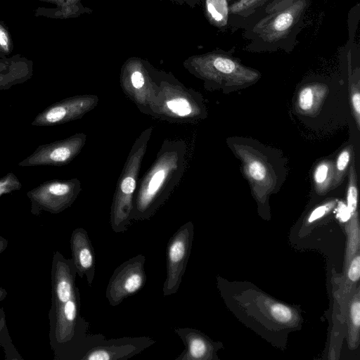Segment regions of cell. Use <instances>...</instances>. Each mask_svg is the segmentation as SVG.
I'll use <instances>...</instances> for the list:
<instances>
[{"mask_svg": "<svg viewBox=\"0 0 360 360\" xmlns=\"http://www.w3.org/2000/svg\"><path fill=\"white\" fill-rule=\"evenodd\" d=\"M311 0H268L241 27L251 53L292 52L304 27Z\"/></svg>", "mask_w": 360, "mask_h": 360, "instance_id": "6da1fadb", "label": "cell"}, {"mask_svg": "<svg viewBox=\"0 0 360 360\" xmlns=\"http://www.w3.org/2000/svg\"><path fill=\"white\" fill-rule=\"evenodd\" d=\"M186 164V142L182 139H165L136 188L132 220H149L156 214L183 177Z\"/></svg>", "mask_w": 360, "mask_h": 360, "instance_id": "7a4b0ae2", "label": "cell"}, {"mask_svg": "<svg viewBox=\"0 0 360 360\" xmlns=\"http://www.w3.org/2000/svg\"><path fill=\"white\" fill-rule=\"evenodd\" d=\"M234 53L235 46L227 51L218 49L194 57L186 68L203 80L205 88L210 91L221 89L228 94L255 84L261 73L244 65Z\"/></svg>", "mask_w": 360, "mask_h": 360, "instance_id": "3957f363", "label": "cell"}, {"mask_svg": "<svg viewBox=\"0 0 360 360\" xmlns=\"http://www.w3.org/2000/svg\"><path fill=\"white\" fill-rule=\"evenodd\" d=\"M228 145L241 161L243 172L254 193L262 198L282 185L286 170L282 156L254 140L230 139Z\"/></svg>", "mask_w": 360, "mask_h": 360, "instance_id": "277c9868", "label": "cell"}, {"mask_svg": "<svg viewBox=\"0 0 360 360\" xmlns=\"http://www.w3.org/2000/svg\"><path fill=\"white\" fill-rule=\"evenodd\" d=\"M153 129L152 126L146 128L136 138L118 179L110 213V225L115 233H124L131 225L139 174Z\"/></svg>", "mask_w": 360, "mask_h": 360, "instance_id": "5b68a950", "label": "cell"}, {"mask_svg": "<svg viewBox=\"0 0 360 360\" xmlns=\"http://www.w3.org/2000/svg\"><path fill=\"white\" fill-rule=\"evenodd\" d=\"M202 96L178 81L161 79L150 116L175 123L194 122L207 117Z\"/></svg>", "mask_w": 360, "mask_h": 360, "instance_id": "8992f818", "label": "cell"}, {"mask_svg": "<svg viewBox=\"0 0 360 360\" xmlns=\"http://www.w3.org/2000/svg\"><path fill=\"white\" fill-rule=\"evenodd\" d=\"M193 239V224L188 221L170 237L166 253V278L163 284L164 296L177 292L184 275Z\"/></svg>", "mask_w": 360, "mask_h": 360, "instance_id": "52a82bcc", "label": "cell"}, {"mask_svg": "<svg viewBox=\"0 0 360 360\" xmlns=\"http://www.w3.org/2000/svg\"><path fill=\"white\" fill-rule=\"evenodd\" d=\"M146 257L137 255L119 265L113 271L106 288L105 297L112 307L139 292L145 285Z\"/></svg>", "mask_w": 360, "mask_h": 360, "instance_id": "ba28073f", "label": "cell"}, {"mask_svg": "<svg viewBox=\"0 0 360 360\" xmlns=\"http://www.w3.org/2000/svg\"><path fill=\"white\" fill-rule=\"evenodd\" d=\"M87 139L84 133L53 143L39 146L35 151L18 163L22 167L63 166L73 160L82 151Z\"/></svg>", "mask_w": 360, "mask_h": 360, "instance_id": "9c48e42d", "label": "cell"}, {"mask_svg": "<svg viewBox=\"0 0 360 360\" xmlns=\"http://www.w3.org/2000/svg\"><path fill=\"white\" fill-rule=\"evenodd\" d=\"M160 79H155L141 65L126 67L121 75L120 84L124 95L143 114L150 116V107L155 99Z\"/></svg>", "mask_w": 360, "mask_h": 360, "instance_id": "30bf717a", "label": "cell"}, {"mask_svg": "<svg viewBox=\"0 0 360 360\" xmlns=\"http://www.w3.org/2000/svg\"><path fill=\"white\" fill-rule=\"evenodd\" d=\"M97 95L72 96L55 103L40 112L33 120L34 126H53L79 120L98 104Z\"/></svg>", "mask_w": 360, "mask_h": 360, "instance_id": "8fae6325", "label": "cell"}, {"mask_svg": "<svg viewBox=\"0 0 360 360\" xmlns=\"http://www.w3.org/2000/svg\"><path fill=\"white\" fill-rule=\"evenodd\" d=\"M155 343L154 340L146 336L105 338L88 350L82 359L126 360Z\"/></svg>", "mask_w": 360, "mask_h": 360, "instance_id": "7c38bea8", "label": "cell"}, {"mask_svg": "<svg viewBox=\"0 0 360 360\" xmlns=\"http://www.w3.org/2000/svg\"><path fill=\"white\" fill-rule=\"evenodd\" d=\"M82 191V184L77 178L51 180L42 183L30 193L33 196L55 200L61 207L70 205Z\"/></svg>", "mask_w": 360, "mask_h": 360, "instance_id": "4fadbf2b", "label": "cell"}, {"mask_svg": "<svg viewBox=\"0 0 360 360\" xmlns=\"http://www.w3.org/2000/svg\"><path fill=\"white\" fill-rule=\"evenodd\" d=\"M33 65L32 60L20 54L0 58V90L9 89L31 78Z\"/></svg>", "mask_w": 360, "mask_h": 360, "instance_id": "5bb4252c", "label": "cell"}, {"mask_svg": "<svg viewBox=\"0 0 360 360\" xmlns=\"http://www.w3.org/2000/svg\"><path fill=\"white\" fill-rule=\"evenodd\" d=\"M174 332L185 346V349L175 360H202L211 358L212 344L202 333L188 327H176Z\"/></svg>", "mask_w": 360, "mask_h": 360, "instance_id": "9a60e30c", "label": "cell"}, {"mask_svg": "<svg viewBox=\"0 0 360 360\" xmlns=\"http://www.w3.org/2000/svg\"><path fill=\"white\" fill-rule=\"evenodd\" d=\"M72 246L78 274L81 277L85 275L88 285L91 287L95 276L96 258L93 245L84 229L76 230L72 237Z\"/></svg>", "mask_w": 360, "mask_h": 360, "instance_id": "2e32d148", "label": "cell"}, {"mask_svg": "<svg viewBox=\"0 0 360 360\" xmlns=\"http://www.w3.org/2000/svg\"><path fill=\"white\" fill-rule=\"evenodd\" d=\"M328 94V86L319 82L307 83L302 86L297 94L296 105L304 115L318 113Z\"/></svg>", "mask_w": 360, "mask_h": 360, "instance_id": "e0dca14e", "label": "cell"}, {"mask_svg": "<svg viewBox=\"0 0 360 360\" xmlns=\"http://www.w3.org/2000/svg\"><path fill=\"white\" fill-rule=\"evenodd\" d=\"M268 0H236L229 4L228 29L232 33L241 29L245 21Z\"/></svg>", "mask_w": 360, "mask_h": 360, "instance_id": "ac0fdd59", "label": "cell"}, {"mask_svg": "<svg viewBox=\"0 0 360 360\" xmlns=\"http://www.w3.org/2000/svg\"><path fill=\"white\" fill-rule=\"evenodd\" d=\"M205 9L212 25L222 31L229 27V3L227 0H205Z\"/></svg>", "mask_w": 360, "mask_h": 360, "instance_id": "d6986e66", "label": "cell"}, {"mask_svg": "<svg viewBox=\"0 0 360 360\" xmlns=\"http://www.w3.org/2000/svg\"><path fill=\"white\" fill-rule=\"evenodd\" d=\"M313 179L318 193L328 192L332 188L334 179L333 161L326 160L320 162L314 170Z\"/></svg>", "mask_w": 360, "mask_h": 360, "instance_id": "ffe728a7", "label": "cell"}, {"mask_svg": "<svg viewBox=\"0 0 360 360\" xmlns=\"http://www.w3.org/2000/svg\"><path fill=\"white\" fill-rule=\"evenodd\" d=\"M352 153V148L349 146L343 149L337 157L334 164V179L333 182L334 187L338 186L341 183L346 169L351 160Z\"/></svg>", "mask_w": 360, "mask_h": 360, "instance_id": "44dd1931", "label": "cell"}, {"mask_svg": "<svg viewBox=\"0 0 360 360\" xmlns=\"http://www.w3.org/2000/svg\"><path fill=\"white\" fill-rule=\"evenodd\" d=\"M355 168V162L353 161L350 165L349 184L347 193V206L352 215L356 211L357 207V178Z\"/></svg>", "mask_w": 360, "mask_h": 360, "instance_id": "7402d4cb", "label": "cell"}, {"mask_svg": "<svg viewBox=\"0 0 360 360\" xmlns=\"http://www.w3.org/2000/svg\"><path fill=\"white\" fill-rule=\"evenodd\" d=\"M14 44L6 25L0 20V58H7L13 53Z\"/></svg>", "mask_w": 360, "mask_h": 360, "instance_id": "603a6c76", "label": "cell"}, {"mask_svg": "<svg viewBox=\"0 0 360 360\" xmlns=\"http://www.w3.org/2000/svg\"><path fill=\"white\" fill-rule=\"evenodd\" d=\"M270 312L275 320L282 323L292 321L294 317L292 310L287 306L280 303L273 304L271 306Z\"/></svg>", "mask_w": 360, "mask_h": 360, "instance_id": "cb8c5ba5", "label": "cell"}, {"mask_svg": "<svg viewBox=\"0 0 360 360\" xmlns=\"http://www.w3.org/2000/svg\"><path fill=\"white\" fill-rule=\"evenodd\" d=\"M360 18V4L357 3L348 14V40H356V34Z\"/></svg>", "mask_w": 360, "mask_h": 360, "instance_id": "d4e9b609", "label": "cell"}, {"mask_svg": "<svg viewBox=\"0 0 360 360\" xmlns=\"http://www.w3.org/2000/svg\"><path fill=\"white\" fill-rule=\"evenodd\" d=\"M73 287L69 279L60 281L57 285V295L61 302H65L74 295Z\"/></svg>", "mask_w": 360, "mask_h": 360, "instance_id": "484cf974", "label": "cell"}, {"mask_svg": "<svg viewBox=\"0 0 360 360\" xmlns=\"http://www.w3.org/2000/svg\"><path fill=\"white\" fill-rule=\"evenodd\" d=\"M74 295L64 303L63 313L66 321L71 323H75L76 318L78 315L77 304L75 300Z\"/></svg>", "mask_w": 360, "mask_h": 360, "instance_id": "4316f807", "label": "cell"}, {"mask_svg": "<svg viewBox=\"0 0 360 360\" xmlns=\"http://www.w3.org/2000/svg\"><path fill=\"white\" fill-rule=\"evenodd\" d=\"M21 186L18 178L13 174L8 173L0 179V195L8 191L18 189Z\"/></svg>", "mask_w": 360, "mask_h": 360, "instance_id": "83f0119b", "label": "cell"}, {"mask_svg": "<svg viewBox=\"0 0 360 360\" xmlns=\"http://www.w3.org/2000/svg\"><path fill=\"white\" fill-rule=\"evenodd\" d=\"M335 205L334 201H330L315 208L308 217V222L311 223L327 214Z\"/></svg>", "mask_w": 360, "mask_h": 360, "instance_id": "f1b7e54d", "label": "cell"}, {"mask_svg": "<svg viewBox=\"0 0 360 360\" xmlns=\"http://www.w3.org/2000/svg\"><path fill=\"white\" fill-rule=\"evenodd\" d=\"M360 276V258L356 255L352 261L349 271L348 277L352 281H357Z\"/></svg>", "mask_w": 360, "mask_h": 360, "instance_id": "f546056e", "label": "cell"}, {"mask_svg": "<svg viewBox=\"0 0 360 360\" xmlns=\"http://www.w3.org/2000/svg\"><path fill=\"white\" fill-rule=\"evenodd\" d=\"M336 217L342 222L347 221L352 217L347 206L342 202H339L336 208Z\"/></svg>", "mask_w": 360, "mask_h": 360, "instance_id": "4dcf8cb0", "label": "cell"}, {"mask_svg": "<svg viewBox=\"0 0 360 360\" xmlns=\"http://www.w3.org/2000/svg\"><path fill=\"white\" fill-rule=\"evenodd\" d=\"M351 319L354 326L358 328L360 325V303L354 302L351 307Z\"/></svg>", "mask_w": 360, "mask_h": 360, "instance_id": "1f68e13d", "label": "cell"}, {"mask_svg": "<svg viewBox=\"0 0 360 360\" xmlns=\"http://www.w3.org/2000/svg\"><path fill=\"white\" fill-rule=\"evenodd\" d=\"M43 2L51 3L56 4L58 7L67 6L68 4L72 0H38Z\"/></svg>", "mask_w": 360, "mask_h": 360, "instance_id": "d6a6232c", "label": "cell"}, {"mask_svg": "<svg viewBox=\"0 0 360 360\" xmlns=\"http://www.w3.org/2000/svg\"><path fill=\"white\" fill-rule=\"evenodd\" d=\"M227 1H228V2H229V4H231V3H232V2H233V1H236V0H227Z\"/></svg>", "mask_w": 360, "mask_h": 360, "instance_id": "836d02e7", "label": "cell"}]
</instances>
